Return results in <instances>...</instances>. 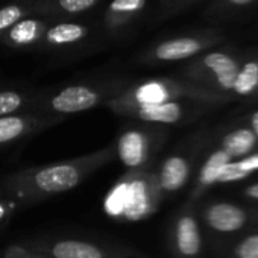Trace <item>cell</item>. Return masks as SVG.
Segmentation results:
<instances>
[{
	"mask_svg": "<svg viewBox=\"0 0 258 258\" xmlns=\"http://www.w3.org/2000/svg\"><path fill=\"white\" fill-rule=\"evenodd\" d=\"M114 160L115 149L111 143L87 155L13 172L0 179V188L22 207L37 204L79 187Z\"/></svg>",
	"mask_w": 258,
	"mask_h": 258,
	"instance_id": "obj_1",
	"label": "cell"
},
{
	"mask_svg": "<svg viewBox=\"0 0 258 258\" xmlns=\"http://www.w3.org/2000/svg\"><path fill=\"white\" fill-rule=\"evenodd\" d=\"M161 196L155 172L127 170L105 195L103 211L120 223L142 222L158 210Z\"/></svg>",
	"mask_w": 258,
	"mask_h": 258,
	"instance_id": "obj_2",
	"label": "cell"
},
{
	"mask_svg": "<svg viewBox=\"0 0 258 258\" xmlns=\"http://www.w3.org/2000/svg\"><path fill=\"white\" fill-rule=\"evenodd\" d=\"M129 82L124 79H108L97 82H79L64 85L53 91L37 93L32 114L67 117L84 111L105 106L121 94Z\"/></svg>",
	"mask_w": 258,
	"mask_h": 258,
	"instance_id": "obj_3",
	"label": "cell"
},
{
	"mask_svg": "<svg viewBox=\"0 0 258 258\" xmlns=\"http://www.w3.org/2000/svg\"><path fill=\"white\" fill-rule=\"evenodd\" d=\"M166 139L163 124L131 120L114 142L115 157L127 170H146Z\"/></svg>",
	"mask_w": 258,
	"mask_h": 258,
	"instance_id": "obj_4",
	"label": "cell"
},
{
	"mask_svg": "<svg viewBox=\"0 0 258 258\" xmlns=\"http://www.w3.org/2000/svg\"><path fill=\"white\" fill-rule=\"evenodd\" d=\"M22 246L46 258H131L134 253L131 249L67 237L37 238L29 240Z\"/></svg>",
	"mask_w": 258,
	"mask_h": 258,
	"instance_id": "obj_5",
	"label": "cell"
},
{
	"mask_svg": "<svg viewBox=\"0 0 258 258\" xmlns=\"http://www.w3.org/2000/svg\"><path fill=\"white\" fill-rule=\"evenodd\" d=\"M66 118L44 114H16L0 117V148L11 146L26 137L43 133L47 127L62 123Z\"/></svg>",
	"mask_w": 258,
	"mask_h": 258,
	"instance_id": "obj_6",
	"label": "cell"
},
{
	"mask_svg": "<svg viewBox=\"0 0 258 258\" xmlns=\"http://www.w3.org/2000/svg\"><path fill=\"white\" fill-rule=\"evenodd\" d=\"M211 40L204 37H178L157 44L143 58L146 62H173L201 53Z\"/></svg>",
	"mask_w": 258,
	"mask_h": 258,
	"instance_id": "obj_7",
	"label": "cell"
},
{
	"mask_svg": "<svg viewBox=\"0 0 258 258\" xmlns=\"http://www.w3.org/2000/svg\"><path fill=\"white\" fill-rule=\"evenodd\" d=\"M185 108L178 100L158 103V105H148V106H139L133 109H126L120 117L143 121V123H154V124H175L179 123L184 118Z\"/></svg>",
	"mask_w": 258,
	"mask_h": 258,
	"instance_id": "obj_8",
	"label": "cell"
},
{
	"mask_svg": "<svg viewBox=\"0 0 258 258\" xmlns=\"http://www.w3.org/2000/svg\"><path fill=\"white\" fill-rule=\"evenodd\" d=\"M172 246L178 256L191 258L199 255L202 247L201 232L196 219L190 213H184L173 225Z\"/></svg>",
	"mask_w": 258,
	"mask_h": 258,
	"instance_id": "obj_9",
	"label": "cell"
},
{
	"mask_svg": "<svg viewBox=\"0 0 258 258\" xmlns=\"http://www.w3.org/2000/svg\"><path fill=\"white\" fill-rule=\"evenodd\" d=\"M190 161L181 154H173L167 157L160 170L155 173L161 195H169L181 190L190 176Z\"/></svg>",
	"mask_w": 258,
	"mask_h": 258,
	"instance_id": "obj_10",
	"label": "cell"
},
{
	"mask_svg": "<svg viewBox=\"0 0 258 258\" xmlns=\"http://www.w3.org/2000/svg\"><path fill=\"white\" fill-rule=\"evenodd\" d=\"M47 26L43 20L25 17L0 38V41H2V44L13 47V49L37 47L41 44Z\"/></svg>",
	"mask_w": 258,
	"mask_h": 258,
	"instance_id": "obj_11",
	"label": "cell"
},
{
	"mask_svg": "<svg viewBox=\"0 0 258 258\" xmlns=\"http://www.w3.org/2000/svg\"><path fill=\"white\" fill-rule=\"evenodd\" d=\"M199 66L204 72L213 75L216 84L222 90L228 91L234 88L240 66L231 55L225 52H211L199 61Z\"/></svg>",
	"mask_w": 258,
	"mask_h": 258,
	"instance_id": "obj_12",
	"label": "cell"
},
{
	"mask_svg": "<svg viewBox=\"0 0 258 258\" xmlns=\"http://www.w3.org/2000/svg\"><path fill=\"white\" fill-rule=\"evenodd\" d=\"M90 34V29L79 23H58L47 26L41 44L47 49H64L84 41Z\"/></svg>",
	"mask_w": 258,
	"mask_h": 258,
	"instance_id": "obj_13",
	"label": "cell"
},
{
	"mask_svg": "<svg viewBox=\"0 0 258 258\" xmlns=\"http://www.w3.org/2000/svg\"><path fill=\"white\" fill-rule=\"evenodd\" d=\"M207 223L219 232H232L240 229L246 222V214L243 210L232 204L220 202L214 204L207 210Z\"/></svg>",
	"mask_w": 258,
	"mask_h": 258,
	"instance_id": "obj_14",
	"label": "cell"
},
{
	"mask_svg": "<svg viewBox=\"0 0 258 258\" xmlns=\"http://www.w3.org/2000/svg\"><path fill=\"white\" fill-rule=\"evenodd\" d=\"M146 0H112L105 13V25L109 31L121 29L133 22L136 16L145 8Z\"/></svg>",
	"mask_w": 258,
	"mask_h": 258,
	"instance_id": "obj_15",
	"label": "cell"
},
{
	"mask_svg": "<svg viewBox=\"0 0 258 258\" xmlns=\"http://www.w3.org/2000/svg\"><path fill=\"white\" fill-rule=\"evenodd\" d=\"M37 93L22 91L16 88L0 90V117L32 112Z\"/></svg>",
	"mask_w": 258,
	"mask_h": 258,
	"instance_id": "obj_16",
	"label": "cell"
},
{
	"mask_svg": "<svg viewBox=\"0 0 258 258\" xmlns=\"http://www.w3.org/2000/svg\"><path fill=\"white\" fill-rule=\"evenodd\" d=\"M223 152H226V155L229 158L232 157H243L246 154H249L253 146H255V134L250 131V129H237V131L228 134L223 139Z\"/></svg>",
	"mask_w": 258,
	"mask_h": 258,
	"instance_id": "obj_17",
	"label": "cell"
},
{
	"mask_svg": "<svg viewBox=\"0 0 258 258\" xmlns=\"http://www.w3.org/2000/svg\"><path fill=\"white\" fill-rule=\"evenodd\" d=\"M258 88V61H249L240 67L234 91L241 96H247Z\"/></svg>",
	"mask_w": 258,
	"mask_h": 258,
	"instance_id": "obj_18",
	"label": "cell"
},
{
	"mask_svg": "<svg viewBox=\"0 0 258 258\" xmlns=\"http://www.w3.org/2000/svg\"><path fill=\"white\" fill-rule=\"evenodd\" d=\"M229 157L226 155V152H223L222 149L220 151H216L213 152L208 160L204 163L202 169H201V173H199V182L202 185H210V184H214L219 173L222 172V169L229 163Z\"/></svg>",
	"mask_w": 258,
	"mask_h": 258,
	"instance_id": "obj_19",
	"label": "cell"
},
{
	"mask_svg": "<svg viewBox=\"0 0 258 258\" xmlns=\"http://www.w3.org/2000/svg\"><path fill=\"white\" fill-rule=\"evenodd\" d=\"M32 11L29 4H11L0 8V38H2L16 23L23 20Z\"/></svg>",
	"mask_w": 258,
	"mask_h": 258,
	"instance_id": "obj_20",
	"label": "cell"
},
{
	"mask_svg": "<svg viewBox=\"0 0 258 258\" xmlns=\"http://www.w3.org/2000/svg\"><path fill=\"white\" fill-rule=\"evenodd\" d=\"M99 0H56V10L66 14H79L91 10Z\"/></svg>",
	"mask_w": 258,
	"mask_h": 258,
	"instance_id": "obj_21",
	"label": "cell"
},
{
	"mask_svg": "<svg viewBox=\"0 0 258 258\" xmlns=\"http://www.w3.org/2000/svg\"><path fill=\"white\" fill-rule=\"evenodd\" d=\"M20 208H22V205H20L16 199L7 196L5 193L0 195V229H2V228L8 223V220H10V219L14 216V213H17Z\"/></svg>",
	"mask_w": 258,
	"mask_h": 258,
	"instance_id": "obj_22",
	"label": "cell"
},
{
	"mask_svg": "<svg viewBox=\"0 0 258 258\" xmlns=\"http://www.w3.org/2000/svg\"><path fill=\"white\" fill-rule=\"evenodd\" d=\"M247 175H249V173H246V172L240 167L238 163H231V161H229V163L222 169V172L219 173L216 182H234V181H238V179L246 178Z\"/></svg>",
	"mask_w": 258,
	"mask_h": 258,
	"instance_id": "obj_23",
	"label": "cell"
},
{
	"mask_svg": "<svg viewBox=\"0 0 258 258\" xmlns=\"http://www.w3.org/2000/svg\"><path fill=\"white\" fill-rule=\"evenodd\" d=\"M238 258H258V234L246 237L237 247Z\"/></svg>",
	"mask_w": 258,
	"mask_h": 258,
	"instance_id": "obj_24",
	"label": "cell"
},
{
	"mask_svg": "<svg viewBox=\"0 0 258 258\" xmlns=\"http://www.w3.org/2000/svg\"><path fill=\"white\" fill-rule=\"evenodd\" d=\"M4 258H46V256L37 252H32L22 244H11L5 249Z\"/></svg>",
	"mask_w": 258,
	"mask_h": 258,
	"instance_id": "obj_25",
	"label": "cell"
},
{
	"mask_svg": "<svg viewBox=\"0 0 258 258\" xmlns=\"http://www.w3.org/2000/svg\"><path fill=\"white\" fill-rule=\"evenodd\" d=\"M238 164H240V167H241L246 173H250V172H253L255 169H258V155L250 157V158H246V160L240 161Z\"/></svg>",
	"mask_w": 258,
	"mask_h": 258,
	"instance_id": "obj_26",
	"label": "cell"
},
{
	"mask_svg": "<svg viewBox=\"0 0 258 258\" xmlns=\"http://www.w3.org/2000/svg\"><path fill=\"white\" fill-rule=\"evenodd\" d=\"M253 2L255 0H223L225 7H229V8H243V7H247Z\"/></svg>",
	"mask_w": 258,
	"mask_h": 258,
	"instance_id": "obj_27",
	"label": "cell"
},
{
	"mask_svg": "<svg viewBox=\"0 0 258 258\" xmlns=\"http://www.w3.org/2000/svg\"><path fill=\"white\" fill-rule=\"evenodd\" d=\"M246 195H247L249 198L258 199V182L253 184V185H250V187H247V188H246Z\"/></svg>",
	"mask_w": 258,
	"mask_h": 258,
	"instance_id": "obj_28",
	"label": "cell"
},
{
	"mask_svg": "<svg viewBox=\"0 0 258 258\" xmlns=\"http://www.w3.org/2000/svg\"><path fill=\"white\" fill-rule=\"evenodd\" d=\"M252 127H253V134L255 137H258V111L252 114Z\"/></svg>",
	"mask_w": 258,
	"mask_h": 258,
	"instance_id": "obj_29",
	"label": "cell"
},
{
	"mask_svg": "<svg viewBox=\"0 0 258 258\" xmlns=\"http://www.w3.org/2000/svg\"><path fill=\"white\" fill-rule=\"evenodd\" d=\"M2 193H4V191H2V188H0V195H2Z\"/></svg>",
	"mask_w": 258,
	"mask_h": 258,
	"instance_id": "obj_30",
	"label": "cell"
}]
</instances>
